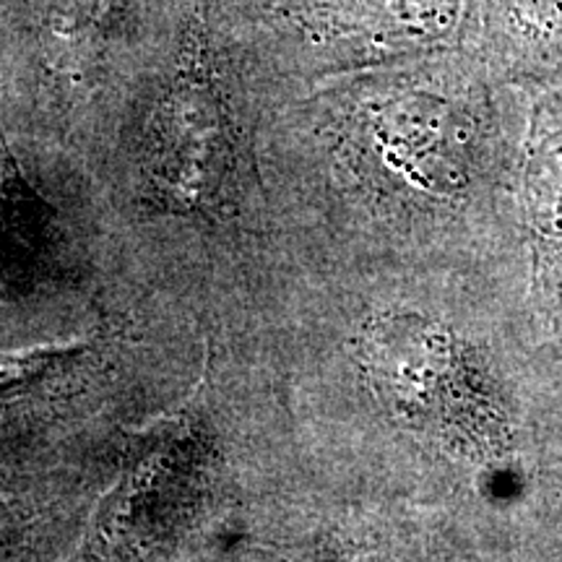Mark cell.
Instances as JSON below:
<instances>
[{
  "instance_id": "cell-1",
  "label": "cell",
  "mask_w": 562,
  "mask_h": 562,
  "mask_svg": "<svg viewBox=\"0 0 562 562\" xmlns=\"http://www.w3.org/2000/svg\"><path fill=\"white\" fill-rule=\"evenodd\" d=\"M381 372L402 398H417L412 412L456 419L467 446L487 459H503L510 448L508 412L501 393L484 383L474 364L430 328L389 326L381 336Z\"/></svg>"
},
{
  "instance_id": "cell-2",
  "label": "cell",
  "mask_w": 562,
  "mask_h": 562,
  "mask_svg": "<svg viewBox=\"0 0 562 562\" xmlns=\"http://www.w3.org/2000/svg\"><path fill=\"white\" fill-rule=\"evenodd\" d=\"M476 58L505 87L562 89V0H480Z\"/></svg>"
},
{
  "instance_id": "cell-3",
  "label": "cell",
  "mask_w": 562,
  "mask_h": 562,
  "mask_svg": "<svg viewBox=\"0 0 562 562\" xmlns=\"http://www.w3.org/2000/svg\"><path fill=\"white\" fill-rule=\"evenodd\" d=\"M518 195L542 271H562V89L533 94Z\"/></svg>"
},
{
  "instance_id": "cell-4",
  "label": "cell",
  "mask_w": 562,
  "mask_h": 562,
  "mask_svg": "<svg viewBox=\"0 0 562 562\" xmlns=\"http://www.w3.org/2000/svg\"><path fill=\"white\" fill-rule=\"evenodd\" d=\"M55 351H24V355H0V391L30 381L47 368Z\"/></svg>"
},
{
  "instance_id": "cell-5",
  "label": "cell",
  "mask_w": 562,
  "mask_h": 562,
  "mask_svg": "<svg viewBox=\"0 0 562 562\" xmlns=\"http://www.w3.org/2000/svg\"><path fill=\"white\" fill-rule=\"evenodd\" d=\"M11 518L0 503V562H16V542H13Z\"/></svg>"
}]
</instances>
